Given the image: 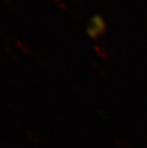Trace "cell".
<instances>
[{
  "mask_svg": "<svg viewBox=\"0 0 147 148\" xmlns=\"http://www.w3.org/2000/svg\"><path fill=\"white\" fill-rule=\"evenodd\" d=\"M87 34L92 37V38H98L101 36H103L107 29H106V24L105 21L103 19V17L101 14H96L92 17L88 24H87Z\"/></svg>",
  "mask_w": 147,
  "mask_h": 148,
  "instance_id": "cell-1",
  "label": "cell"
},
{
  "mask_svg": "<svg viewBox=\"0 0 147 148\" xmlns=\"http://www.w3.org/2000/svg\"><path fill=\"white\" fill-rule=\"evenodd\" d=\"M93 49L95 50V52L96 53V55H98L101 59H103V60H108V59H109L108 53L106 52V50L103 49L101 46L96 45V44H94V45H93Z\"/></svg>",
  "mask_w": 147,
  "mask_h": 148,
  "instance_id": "cell-2",
  "label": "cell"
},
{
  "mask_svg": "<svg viewBox=\"0 0 147 148\" xmlns=\"http://www.w3.org/2000/svg\"><path fill=\"white\" fill-rule=\"evenodd\" d=\"M15 44H16V46L21 50V52H23L24 53H27V55H29V53H32V51H31V49L28 47V45H26L25 43L19 41V40H16L15 41Z\"/></svg>",
  "mask_w": 147,
  "mask_h": 148,
  "instance_id": "cell-3",
  "label": "cell"
},
{
  "mask_svg": "<svg viewBox=\"0 0 147 148\" xmlns=\"http://www.w3.org/2000/svg\"><path fill=\"white\" fill-rule=\"evenodd\" d=\"M54 1L57 3V5L59 8L63 9V10H67V6H66V3L64 2V0H54Z\"/></svg>",
  "mask_w": 147,
  "mask_h": 148,
  "instance_id": "cell-4",
  "label": "cell"
},
{
  "mask_svg": "<svg viewBox=\"0 0 147 148\" xmlns=\"http://www.w3.org/2000/svg\"><path fill=\"white\" fill-rule=\"evenodd\" d=\"M93 66H94V68H95V70H96L98 73H99L101 75H104V71H103V69L101 68V65L96 64V62H93Z\"/></svg>",
  "mask_w": 147,
  "mask_h": 148,
  "instance_id": "cell-5",
  "label": "cell"
},
{
  "mask_svg": "<svg viewBox=\"0 0 147 148\" xmlns=\"http://www.w3.org/2000/svg\"><path fill=\"white\" fill-rule=\"evenodd\" d=\"M116 144H117L118 148H128L127 144L122 140H116Z\"/></svg>",
  "mask_w": 147,
  "mask_h": 148,
  "instance_id": "cell-6",
  "label": "cell"
},
{
  "mask_svg": "<svg viewBox=\"0 0 147 148\" xmlns=\"http://www.w3.org/2000/svg\"><path fill=\"white\" fill-rule=\"evenodd\" d=\"M4 2L6 3V4H7L9 7H10L12 10H14V11H16V7H15L14 6V3H12L11 0H4Z\"/></svg>",
  "mask_w": 147,
  "mask_h": 148,
  "instance_id": "cell-7",
  "label": "cell"
}]
</instances>
